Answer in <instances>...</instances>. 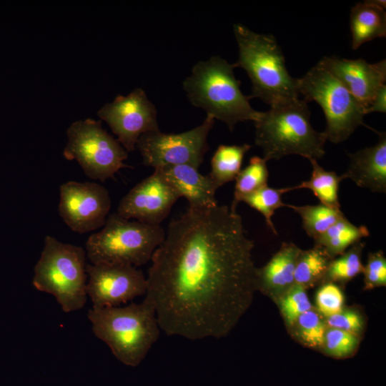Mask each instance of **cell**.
<instances>
[{
	"label": "cell",
	"mask_w": 386,
	"mask_h": 386,
	"mask_svg": "<svg viewBox=\"0 0 386 386\" xmlns=\"http://www.w3.org/2000/svg\"><path fill=\"white\" fill-rule=\"evenodd\" d=\"M98 116L107 123L127 152L135 149L142 134L159 130L157 109L140 88L127 96H117L99 110Z\"/></svg>",
	"instance_id": "cell-12"
},
{
	"label": "cell",
	"mask_w": 386,
	"mask_h": 386,
	"mask_svg": "<svg viewBox=\"0 0 386 386\" xmlns=\"http://www.w3.org/2000/svg\"><path fill=\"white\" fill-rule=\"evenodd\" d=\"M330 261L329 255L319 247L302 250L295 267L294 284L304 287L315 284L325 277Z\"/></svg>",
	"instance_id": "cell-25"
},
{
	"label": "cell",
	"mask_w": 386,
	"mask_h": 386,
	"mask_svg": "<svg viewBox=\"0 0 386 386\" xmlns=\"http://www.w3.org/2000/svg\"><path fill=\"white\" fill-rule=\"evenodd\" d=\"M298 91L306 102H316L326 119L327 140L337 144L364 125L365 109L343 84L319 62L297 79Z\"/></svg>",
	"instance_id": "cell-8"
},
{
	"label": "cell",
	"mask_w": 386,
	"mask_h": 386,
	"mask_svg": "<svg viewBox=\"0 0 386 386\" xmlns=\"http://www.w3.org/2000/svg\"><path fill=\"white\" fill-rule=\"evenodd\" d=\"M253 248L230 206L188 207L172 219L146 277L161 330L189 340L227 336L257 290Z\"/></svg>",
	"instance_id": "cell-1"
},
{
	"label": "cell",
	"mask_w": 386,
	"mask_h": 386,
	"mask_svg": "<svg viewBox=\"0 0 386 386\" xmlns=\"http://www.w3.org/2000/svg\"><path fill=\"white\" fill-rule=\"evenodd\" d=\"M66 136L64 157L76 160L91 179L104 182L122 168L128 167L124 164L127 152L102 127L100 121L74 122L67 129Z\"/></svg>",
	"instance_id": "cell-9"
},
{
	"label": "cell",
	"mask_w": 386,
	"mask_h": 386,
	"mask_svg": "<svg viewBox=\"0 0 386 386\" xmlns=\"http://www.w3.org/2000/svg\"><path fill=\"white\" fill-rule=\"evenodd\" d=\"M365 285L368 288L386 284V259L382 252L370 253L364 267Z\"/></svg>",
	"instance_id": "cell-32"
},
{
	"label": "cell",
	"mask_w": 386,
	"mask_h": 386,
	"mask_svg": "<svg viewBox=\"0 0 386 386\" xmlns=\"http://www.w3.org/2000/svg\"><path fill=\"white\" fill-rule=\"evenodd\" d=\"M319 63L335 76L367 109L386 81V60L374 64L362 59H348L336 56H324Z\"/></svg>",
	"instance_id": "cell-15"
},
{
	"label": "cell",
	"mask_w": 386,
	"mask_h": 386,
	"mask_svg": "<svg viewBox=\"0 0 386 386\" xmlns=\"http://www.w3.org/2000/svg\"><path fill=\"white\" fill-rule=\"evenodd\" d=\"M327 325L330 328L338 329L352 333L360 331L362 327L361 316L351 310L343 311L327 317Z\"/></svg>",
	"instance_id": "cell-33"
},
{
	"label": "cell",
	"mask_w": 386,
	"mask_h": 386,
	"mask_svg": "<svg viewBox=\"0 0 386 386\" xmlns=\"http://www.w3.org/2000/svg\"><path fill=\"white\" fill-rule=\"evenodd\" d=\"M177 192L185 198L189 208H210L218 205L217 190L207 175L202 174L197 168L187 164L164 166L157 169Z\"/></svg>",
	"instance_id": "cell-17"
},
{
	"label": "cell",
	"mask_w": 386,
	"mask_h": 386,
	"mask_svg": "<svg viewBox=\"0 0 386 386\" xmlns=\"http://www.w3.org/2000/svg\"><path fill=\"white\" fill-rule=\"evenodd\" d=\"M87 317L94 335L130 367L142 362L161 331L155 308L146 298L123 307H91Z\"/></svg>",
	"instance_id": "cell-3"
},
{
	"label": "cell",
	"mask_w": 386,
	"mask_h": 386,
	"mask_svg": "<svg viewBox=\"0 0 386 386\" xmlns=\"http://www.w3.org/2000/svg\"><path fill=\"white\" fill-rule=\"evenodd\" d=\"M310 111L304 99H294L270 106L260 112L254 122L255 144L266 161L279 160L296 154L308 160L321 159L325 154L327 137L311 125Z\"/></svg>",
	"instance_id": "cell-2"
},
{
	"label": "cell",
	"mask_w": 386,
	"mask_h": 386,
	"mask_svg": "<svg viewBox=\"0 0 386 386\" xmlns=\"http://www.w3.org/2000/svg\"><path fill=\"white\" fill-rule=\"evenodd\" d=\"M369 235L366 226H356L344 216L315 240V246L322 248L332 258Z\"/></svg>",
	"instance_id": "cell-20"
},
{
	"label": "cell",
	"mask_w": 386,
	"mask_h": 386,
	"mask_svg": "<svg viewBox=\"0 0 386 386\" xmlns=\"http://www.w3.org/2000/svg\"><path fill=\"white\" fill-rule=\"evenodd\" d=\"M166 232L160 225L131 221L117 212L109 214L102 229L86 242L91 264L144 265L162 244Z\"/></svg>",
	"instance_id": "cell-7"
},
{
	"label": "cell",
	"mask_w": 386,
	"mask_h": 386,
	"mask_svg": "<svg viewBox=\"0 0 386 386\" xmlns=\"http://www.w3.org/2000/svg\"><path fill=\"white\" fill-rule=\"evenodd\" d=\"M251 148L248 144L219 146L212 157L208 174L217 189L235 179L241 170L244 157Z\"/></svg>",
	"instance_id": "cell-21"
},
{
	"label": "cell",
	"mask_w": 386,
	"mask_h": 386,
	"mask_svg": "<svg viewBox=\"0 0 386 386\" xmlns=\"http://www.w3.org/2000/svg\"><path fill=\"white\" fill-rule=\"evenodd\" d=\"M86 251L47 235L34 269L32 283L53 295L64 312L84 307L87 300Z\"/></svg>",
	"instance_id": "cell-6"
},
{
	"label": "cell",
	"mask_w": 386,
	"mask_h": 386,
	"mask_svg": "<svg viewBox=\"0 0 386 386\" xmlns=\"http://www.w3.org/2000/svg\"><path fill=\"white\" fill-rule=\"evenodd\" d=\"M301 217L302 227L314 240L323 234L332 224L344 217L340 209H335L322 204L296 206L287 204Z\"/></svg>",
	"instance_id": "cell-23"
},
{
	"label": "cell",
	"mask_w": 386,
	"mask_h": 386,
	"mask_svg": "<svg viewBox=\"0 0 386 386\" xmlns=\"http://www.w3.org/2000/svg\"><path fill=\"white\" fill-rule=\"evenodd\" d=\"M364 246L365 242L360 241L340 254V257L331 260L325 277L335 282H345L363 272L361 252Z\"/></svg>",
	"instance_id": "cell-27"
},
{
	"label": "cell",
	"mask_w": 386,
	"mask_h": 386,
	"mask_svg": "<svg viewBox=\"0 0 386 386\" xmlns=\"http://www.w3.org/2000/svg\"><path fill=\"white\" fill-rule=\"evenodd\" d=\"M296 322L299 335L305 343L310 347L323 345L326 327L319 314L310 310L302 314Z\"/></svg>",
	"instance_id": "cell-29"
},
{
	"label": "cell",
	"mask_w": 386,
	"mask_h": 386,
	"mask_svg": "<svg viewBox=\"0 0 386 386\" xmlns=\"http://www.w3.org/2000/svg\"><path fill=\"white\" fill-rule=\"evenodd\" d=\"M386 1L369 0L356 4L351 9L350 26L352 48L386 36Z\"/></svg>",
	"instance_id": "cell-18"
},
{
	"label": "cell",
	"mask_w": 386,
	"mask_h": 386,
	"mask_svg": "<svg viewBox=\"0 0 386 386\" xmlns=\"http://www.w3.org/2000/svg\"><path fill=\"white\" fill-rule=\"evenodd\" d=\"M309 161L312 167L310 179L293 187V189H308L320 200V204L340 209L338 192L340 183L343 180L342 176L325 170L316 159H311Z\"/></svg>",
	"instance_id": "cell-22"
},
{
	"label": "cell",
	"mask_w": 386,
	"mask_h": 386,
	"mask_svg": "<svg viewBox=\"0 0 386 386\" xmlns=\"http://www.w3.org/2000/svg\"><path fill=\"white\" fill-rule=\"evenodd\" d=\"M357 343L358 338L355 333L334 328L326 330L323 342L327 351L339 357L351 354Z\"/></svg>",
	"instance_id": "cell-30"
},
{
	"label": "cell",
	"mask_w": 386,
	"mask_h": 386,
	"mask_svg": "<svg viewBox=\"0 0 386 386\" xmlns=\"http://www.w3.org/2000/svg\"><path fill=\"white\" fill-rule=\"evenodd\" d=\"M86 294L92 307L120 306L146 294L147 277L132 265L89 264L86 265Z\"/></svg>",
	"instance_id": "cell-13"
},
{
	"label": "cell",
	"mask_w": 386,
	"mask_h": 386,
	"mask_svg": "<svg viewBox=\"0 0 386 386\" xmlns=\"http://www.w3.org/2000/svg\"><path fill=\"white\" fill-rule=\"evenodd\" d=\"M111 204L108 190L96 182L69 181L59 187V214L74 232L84 234L102 227Z\"/></svg>",
	"instance_id": "cell-11"
},
{
	"label": "cell",
	"mask_w": 386,
	"mask_h": 386,
	"mask_svg": "<svg viewBox=\"0 0 386 386\" xmlns=\"http://www.w3.org/2000/svg\"><path fill=\"white\" fill-rule=\"evenodd\" d=\"M343 304L342 290L332 282L323 284L316 293L317 307L327 317L340 312Z\"/></svg>",
	"instance_id": "cell-31"
},
{
	"label": "cell",
	"mask_w": 386,
	"mask_h": 386,
	"mask_svg": "<svg viewBox=\"0 0 386 386\" xmlns=\"http://www.w3.org/2000/svg\"><path fill=\"white\" fill-rule=\"evenodd\" d=\"M377 142L354 153H349L347 170L343 179H350L357 186L372 192H386V134L375 130Z\"/></svg>",
	"instance_id": "cell-16"
},
{
	"label": "cell",
	"mask_w": 386,
	"mask_h": 386,
	"mask_svg": "<svg viewBox=\"0 0 386 386\" xmlns=\"http://www.w3.org/2000/svg\"><path fill=\"white\" fill-rule=\"evenodd\" d=\"M267 162L263 157L254 156L249 159L248 165L240 170L234 179L231 208L236 209L237 204L244 197L267 185L269 171Z\"/></svg>",
	"instance_id": "cell-24"
},
{
	"label": "cell",
	"mask_w": 386,
	"mask_h": 386,
	"mask_svg": "<svg viewBox=\"0 0 386 386\" xmlns=\"http://www.w3.org/2000/svg\"><path fill=\"white\" fill-rule=\"evenodd\" d=\"M370 112H386V84L380 87L367 108V114Z\"/></svg>",
	"instance_id": "cell-34"
},
{
	"label": "cell",
	"mask_w": 386,
	"mask_h": 386,
	"mask_svg": "<svg viewBox=\"0 0 386 386\" xmlns=\"http://www.w3.org/2000/svg\"><path fill=\"white\" fill-rule=\"evenodd\" d=\"M239 56L234 65L244 69L252 82L251 98L269 106L299 98L297 79L288 72L275 37L256 33L242 24L233 26Z\"/></svg>",
	"instance_id": "cell-5"
},
{
	"label": "cell",
	"mask_w": 386,
	"mask_h": 386,
	"mask_svg": "<svg viewBox=\"0 0 386 386\" xmlns=\"http://www.w3.org/2000/svg\"><path fill=\"white\" fill-rule=\"evenodd\" d=\"M234 64L214 56L194 65L192 73L183 81V89L191 104L202 109L207 115L227 124L230 131L241 122H255L260 112L249 104V96L240 89Z\"/></svg>",
	"instance_id": "cell-4"
},
{
	"label": "cell",
	"mask_w": 386,
	"mask_h": 386,
	"mask_svg": "<svg viewBox=\"0 0 386 386\" xmlns=\"http://www.w3.org/2000/svg\"><path fill=\"white\" fill-rule=\"evenodd\" d=\"M301 251L294 243H282L280 249L267 264L257 268V290H281L292 287L294 284L297 261Z\"/></svg>",
	"instance_id": "cell-19"
},
{
	"label": "cell",
	"mask_w": 386,
	"mask_h": 386,
	"mask_svg": "<svg viewBox=\"0 0 386 386\" xmlns=\"http://www.w3.org/2000/svg\"><path fill=\"white\" fill-rule=\"evenodd\" d=\"M292 190H294L293 187L272 188L267 185L244 197L241 202L246 203L261 213L264 216L268 227L274 234H277L275 227L272 222V217L277 209L287 207V204L282 200V196Z\"/></svg>",
	"instance_id": "cell-26"
},
{
	"label": "cell",
	"mask_w": 386,
	"mask_h": 386,
	"mask_svg": "<svg viewBox=\"0 0 386 386\" xmlns=\"http://www.w3.org/2000/svg\"><path fill=\"white\" fill-rule=\"evenodd\" d=\"M280 309L286 322L293 325L303 313L312 310L305 287L294 284L280 302Z\"/></svg>",
	"instance_id": "cell-28"
},
{
	"label": "cell",
	"mask_w": 386,
	"mask_h": 386,
	"mask_svg": "<svg viewBox=\"0 0 386 386\" xmlns=\"http://www.w3.org/2000/svg\"><path fill=\"white\" fill-rule=\"evenodd\" d=\"M179 198L162 174L154 169L122 197L116 212L128 219L160 225Z\"/></svg>",
	"instance_id": "cell-14"
},
{
	"label": "cell",
	"mask_w": 386,
	"mask_h": 386,
	"mask_svg": "<svg viewBox=\"0 0 386 386\" xmlns=\"http://www.w3.org/2000/svg\"><path fill=\"white\" fill-rule=\"evenodd\" d=\"M214 120L207 115L200 125L184 132L167 134L157 130L142 134L136 147L144 164L154 169L181 164L199 169L209 149L207 137Z\"/></svg>",
	"instance_id": "cell-10"
}]
</instances>
